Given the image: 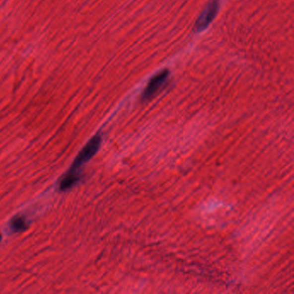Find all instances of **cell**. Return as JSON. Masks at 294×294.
Returning <instances> with one entry per match:
<instances>
[{
  "label": "cell",
  "mask_w": 294,
  "mask_h": 294,
  "mask_svg": "<svg viewBox=\"0 0 294 294\" xmlns=\"http://www.w3.org/2000/svg\"><path fill=\"white\" fill-rule=\"evenodd\" d=\"M218 10H219V3H218L217 1H213V2L210 3L209 5L206 7L205 10L203 11V13L200 16V18L197 21V30H204L205 28L208 26L210 23L216 16Z\"/></svg>",
  "instance_id": "3"
},
{
  "label": "cell",
  "mask_w": 294,
  "mask_h": 294,
  "mask_svg": "<svg viewBox=\"0 0 294 294\" xmlns=\"http://www.w3.org/2000/svg\"><path fill=\"white\" fill-rule=\"evenodd\" d=\"M78 178L79 176L78 173L69 171L64 176H62V180L60 181V189L62 191H66L71 188L78 181Z\"/></svg>",
  "instance_id": "4"
},
{
  "label": "cell",
  "mask_w": 294,
  "mask_h": 294,
  "mask_svg": "<svg viewBox=\"0 0 294 294\" xmlns=\"http://www.w3.org/2000/svg\"><path fill=\"white\" fill-rule=\"evenodd\" d=\"M10 227L13 229L14 231H21L27 228V223L25 222V219L23 217H16L12 219L10 222Z\"/></svg>",
  "instance_id": "5"
},
{
  "label": "cell",
  "mask_w": 294,
  "mask_h": 294,
  "mask_svg": "<svg viewBox=\"0 0 294 294\" xmlns=\"http://www.w3.org/2000/svg\"><path fill=\"white\" fill-rule=\"evenodd\" d=\"M1 237H2V235H1V234H0V241H1Z\"/></svg>",
  "instance_id": "6"
},
{
  "label": "cell",
  "mask_w": 294,
  "mask_h": 294,
  "mask_svg": "<svg viewBox=\"0 0 294 294\" xmlns=\"http://www.w3.org/2000/svg\"><path fill=\"white\" fill-rule=\"evenodd\" d=\"M100 144H101L100 136L97 135V136H95L94 138H92V140L90 141L88 144L85 145L84 148L78 153V156L76 157V159L74 161L72 167L69 169V171L73 172V173H77L78 168L86 161H88L97 153Z\"/></svg>",
  "instance_id": "1"
},
{
  "label": "cell",
  "mask_w": 294,
  "mask_h": 294,
  "mask_svg": "<svg viewBox=\"0 0 294 294\" xmlns=\"http://www.w3.org/2000/svg\"><path fill=\"white\" fill-rule=\"evenodd\" d=\"M168 74H169L168 71L165 70V71L159 73L157 75L154 76L145 89L143 98L144 99H149L160 92V89L162 88L167 83Z\"/></svg>",
  "instance_id": "2"
}]
</instances>
